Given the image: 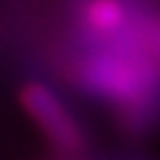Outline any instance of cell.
Masks as SVG:
<instances>
[{
  "instance_id": "obj_1",
  "label": "cell",
  "mask_w": 160,
  "mask_h": 160,
  "mask_svg": "<svg viewBox=\"0 0 160 160\" xmlns=\"http://www.w3.org/2000/svg\"><path fill=\"white\" fill-rule=\"evenodd\" d=\"M150 13L134 0L119 28L78 39L80 49L67 65L70 80L88 98L108 103L129 129H147L160 119V62L145 39Z\"/></svg>"
},
{
  "instance_id": "obj_2",
  "label": "cell",
  "mask_w": 160,
  "mask_h": 160,
  "mask_svg": "<svg viewBox=\"0 0 160 160\" xmlns=\"http://www.w3.org/2000/svg\"><path fill=\"white\" fill-rule=\"evenodd\" d=\"M18 103L62 158H80L88 150L85 127L57 88L44 80H26L18 88Z\"/></svg>"
},
{
  "instance_id": "obj_3",
  "label": "cell",
  "mask_w": 160,
  "mask_h": 160,
  "mask_svg": "<svg viewBox=\"0 0 160 160\" xmlns=\"http://www.w3.org/2000/svg\"><path fill=\"white\" fill-rule=\"evenodd\" d=\"M145 39H147V49L158 62H160V13L152 11L147 18V28H145Z\"/></svg>"
}]
</instances>
